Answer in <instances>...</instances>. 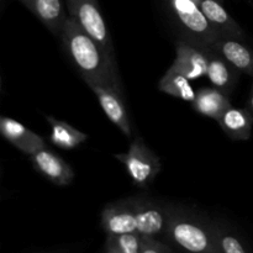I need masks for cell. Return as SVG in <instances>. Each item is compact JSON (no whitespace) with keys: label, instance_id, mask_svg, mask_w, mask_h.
<instances>
[{"label":"cell","instance_id":"cell-9","mask_svg":"<svg viewBox=\"0 0 253 253\" xmlns=\"http://www.w3.org/2000/svg\"><path fill=\"white\" fill-rule=\"evenodd\" d=\"M35 169L58 187H67L74 179V170L66 161L47 146L30 156Z\"/></svg>","mask_w":253,"mask_h":253},{"label":"cell","instance_id":"cell-16","mask_svg":"<svg viewBox=\"0 0 253 253\" xmlns=\"http://www.w3.org/2000/svg\"><path fill=\"white\" fill-rule=\"evenodd\" d=\"M225 135L234 141H246L251 138L253 115L246 108L230 106L217 120Z\"/></svg>","mask_w":253,"mask_h":253},{"label":"cell","instance_id":"cell-17","mask_svg":"<svg viewBox=\"0 0 253 253\" xmlns=\"http://www.w3.org/2000/svg\"><path fill=\"white\" fill-rule=\"evenodd\" d=\"M192 105L198 114L217 121L225 110L231 106V101L226 93L214 86L200 89Z\"/></svg>","mask_w":253,"mask_h":253},{"label":"cell","instance_id":"cell-23","mask_svg":"<svg viewBox=\"0 0 253 253\" xmlns=\"http://www.w3.org/2000/svg\"><path fill=\"white\" fill-rule=\"evenodd\" d=\"M246 109L253 115V78H252V88H251V91H250L249 99H247V103H246Z\"/></svg>","mask_w":253,"mask_h":253},{"label":"cell","instance_id":"cell-20","mask_svg":"<svg viewBox=\"0 0 253 253\" xmlns=\"http://www.w3.org/2000/svg\"><path fill=\"white\" fill-rule=\"evenodd\" d=\"M141 249H142L141 235H108L104 251L105 253H141Z\"/></svg>","mask_w":253,"mask_h":253},{"label":"cell","instance_id":"cell-15","mask_svg":"<svg viewBox=\"0 0 253 253\" xmlns=\"http://www.w3.org/2000/svg\"><path fill=\"white\" fill-rule=\"evenodd\" d=\"M49 31L61 36L67 17L61 0H19Z\"/></svg>","mask_w":253,"mask_h":253},{"label":"cell","instance_id":"cell-12","mask_svg":"<svg viewBox=\"0 0 253 253\" xmlns=\"http://www.w3.org/2000/svg\"><path fill=\"white\" fill-rule=\"evenodd\" d=\"M240 73L253 78V49L237 39H217L210 46Z\"/></svg>","mask_w":253,"mask_h":253},{"label":"cell","instance_id":"cell-11","mask_svg":"<svg viewBox=\"0 0 253 253\" xmlns=\"http://www.w3.org/2000/svg\"><path fill=\"white\" fill-rule=\"evenodd\" d=\"M0 132L7 142L29 157L46 146V142L41 136L35 133L19 121L7 116H2L0 119Z\"/></svg>","mask_w":253,"mask_h":253},{"label":"cell","instance_id":"cell-8","mask_svg":"<svg viewBox=\"0 0 253 253\" xmlns=\"http://www.w3.org/2000/svg\"><path fill=\"white\" fill-rule=\"evenodd\" d=\"M95 94L101 109L104 110L109 120L126 136L130 138L132 136V127H131L130 118L127 110L121 98V90L109 85L101 84H90L88 85Z\"/></svg>","mask_w":253,"mask_h":253},{"label":"cell","instance_id":"cell-25","mask_svg":"<svg viewBox=\"0 0 253 253\" xmlns=\"http://www.w3.org/2000/svg\"><path fill=\"white\" fill-rule=\"evenodd\" d=\"M217 1H222V0H217Z\"/></svg>","mask_w":253,"mask_h":253},{"label":"cell","instance_id":"cell-1","mask_svg":"<svg viewBox=\"0 0 253 253\" xmlns=\"http://www.w3.org/2000/svg\"><path fill=\"white\" fill-rule=\"evenodd\" d=\"M59 37L69 59L86 85L101 84L121 90L115 58L89 36L72 16L67 17Z\"/></svg>","mask_w":253,"mask_h":253},{"label":"cell","instance_id":"cell-22","mask_svg":"<svg viewBox=\"0 0 253 253\" xmlns=\"http://www.w3.org/2000/svg\"><path fill=\"white\" fill-rule=\"evenodd\" d=\"M141 253H174L170 247L158 241L156 237H142Z\"/></svg>","mask_w":253,"mask_h":253},{"label":"cell","instance_id":"cell-6","mask_svg":"<svg viewBox=\"0 0 253 253\" xmlns=\"http://www.w3.org/2000/svg\"><path fill=\"white\" fill-rule=\"evenodd\" d=\"M101 227L108 235L137 234L135 199L108 204L101 211Z\"/></svg>","mask_w":253,"mask_h":253},{"label":"cell","instance_id":"cell-10","mask_svg":"<svg viewBox=\"0 0 253 253\" xmlns=\"http://www.w3.org/2000/svg\"><path fill=\"white\" fill-rule=\"evenodd\" d=\"M137 234L142 237H157L167 229L172 207H162L155 202L135 198Z\"/></svg>","mask_w":253,"mask_h":253},{"label":"cell","instance_id":"cell-7","mask_svg":"<svg viewBox=\"0 0 253 253\" xmlns=\"http://www.w3.org/2000/svg\"><path fill=\"white\" fill-rule=\"evenodd\" d=\"M175 59L172 66L190 81L207 77L208 49L190 40H179L175 47Z\"/></svg>","mask_w":253,"mask_h":253},{"label":"cell","instance_id":"cell-13","mask_svg":"<svg viewBox=\"0 0 253 253\" xmlns=\"http://www.w3.org/2000/svg\"><path fill=\"white\" fill-rule=\"evenodd\" d=\"M207 19L217 32L219 37L225 39L244 40L245 34L239 24L225 10V7L217 0H202L199 4Z\"/></svg>","mask_w":253,"mask_h":253},{"label":"cell","instance_id":"cell-3","mask_svg":"<svg viewBox=\"0 0 253 253\" xmlns=\"http://www.w3.org/2000/svg\"><path fill=\"white\" fill-rule=\"evenodd\" d=\"M114 157L123 163L128 177L138 188L150 187L161 172L160 158L146 145L142 137H136L127 152L114 155Z\"/></svg>","mask_w":253,"mask_h":253},{"label":"cell","instance_id":"cell-18","mask_svg":"<svg viewBox=\"0 0 253 253\" xmlns=\"http://www.w3.org/2000/svg\"><path fill=\"white\" fill-rule=\"evenodd\" d=\"M46 120L51 125L49 140H51L52 145H54L56 147L67 151L74 150L88 140L86 133L73 127L71 124L66 123V121L58 120L52 116H46Z\"/></svg>","mask_w":253,"mask_h":253},{"label":"cell","instance_id":"cell-5","mask_svg":"<svg viewBox=\"0 0 253 253\" xmlns=\"http://www.w3.org/2000/svg\"><path fill=\"white\" fill-rule=\"evenodd\" d=\"M67 5L69 16L73 17L89 36L93 37L111 57H114L110 35L101 15L98 0H67Z\"/></svg>","mask_w":253,"mask_h":253},{"label":"cell","instance_id":"cell-24","mask_svg":"<svg viewBox=\"0 0 253 253\" xmlns=\"http://www.w3.org/2000/svg\"><path fill=\"white\" fill-rule=\"evenodd\" d=\"M41 253H59V252H41Z\"/></svg>","mask_w":253,"mask_h":253},{"label":"cell","instance_id":"cell-14","mask_svg":"<svg viewBox=\"0 0 253 253\" xmlns=\"http://www.w3.org/2000/svg\"><path fill=\"white\" fill-rule=\"evenodd\" d=\"M208 49V72L207 77L215 88L220 89L230 95L239 81L240 72L235 69L226 59L219 53L207 47Z\"/></svg>","mask_w":253,"mask_h":253},{"label":"cell","instance_id":"cell-19","mask_svg":"<svg viewBox=\"0 0 253 253\" xmlns=\"http://www.w3.org/2000/svg\"><path fill=\"white\" fill-rule=\"evenodd\" d=\"M158 89L168 95H172L180 100L189 101V103H193L197 96L194 88L190 84V79L173 66H170L165 76L161 78Z\"/></svg>","mask_w":253,"mask_h":253},{"label":"cell","instance_id":"cell-21","mask_svg":"<svg viewBox=\"0 0 253 253\" xmlns=\"http://www.w3.org/2000/svg\"><path fill=\"white\" fill-rule=\"evenodd\" d=\"M215 237L220 253H250L244 242L235 234L222 226L214 225Z\"/></svg>","mask_w":253,"mask_h":253},{"label":"cell","instance_id":"cell-2","mask_svg":"<svg viewBox=\"0 0 253 253\" xmlns=\"http://www.w3.org/2000/svg\"><path fill=\"white\" fill-rule=\"evenodd\" d=\"M165 235L188 253H220L214 225L200 221L194 215L172 207Z\"/></svg>","mask_w":253,"mask_h":253},{"label":"cell","instance_id":"cell-4","mask_svg":"<svg viewBox=\"0 0 253 253\" xmlns=\"http://www.w3.org/2000/svg\"><path fill=\"white\" fill-rule=\"evenodd\" d=\"M172 10L188 35V40L203 47H210L217 39V32L194 0H169Z\"/></svg>","mask_w":253,"mask_h":253}]
</instances>
